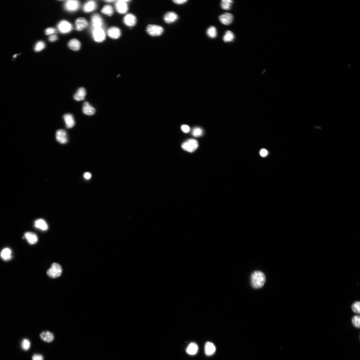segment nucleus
Listing matches in <instances>:
<instances>
[{
    "mask_svg": "<svg viewBox=\"0 0 360 360\" xmlns=\"http://www.w3.org/2000/svg\"><path fill=\"white\" fill-rule=\"evenodd\" d=\"M56 140L60 144H64L68 141L66 131L63 129H59L56 132Z\"/></svg>",
    "mask_w": 360,
    "mask_h": 360,
    "instance_id": "nucleus-10",
    "label": "nucleus"
},
{
    "mask_svg": "<svg viewBox=\"0 0 360 360\" xmlns=\"http://www.w3.org/2000/svg\"><path fill=\"white\" fill-rule=\"evenodd\" d=\"M66 127L68 128H71L75 125V121L73 116L70 114H67L63 117Z\"/></svg>",
    "mask_w": 360,
    "mask_h": 360,
    "instance_id": "nucleus-20",
    "label": "nucleus"
},
{
    "mask_svg": "<svg viewBox=\"0 0 360 360\" xmlns=\"http://www.w3.org/2000/svg\"><path fill=\"white\" fill-rule=\"evenodd\" d=\"M45 43L43 41L38 42L34 47V51L36 52H39L42 51L45 47Z\"/></svg>",
    "mask_w": 360,
    "mask_h": 360,
    "instance_id": "nucleus-31",
    "label": "nucleus"
},
{
    "mask_svg": "<svg viewBox=\"0 0 360 360\" xmlns=\"http://www.w3.org/2000/svg\"><path fill=\"white\" fill-rule=\"evenodd\" d=\"M91 23L93 29H99L102 28L103 21L99 15L95 14L92 16Z\"/></svg>",
    "mask_w": 360,
    "mask_h": 360,
    "instance_id": "nucleus-9",
    "label": "nucleus"
},
{
    "mask_svg": "<svg viewBox=\"0 0 360 360\" xmlns=\"http://www.w3.org/2000/svg\"><path fill=\"white\" fill-rule=\"evenodd\" d=\"M179 18L178 15L173 11L168 12L164 15V19L165 22L168 24H171L176 21Z\"/></svg>",
    "mask_w": 360,
    "mask_h": 360,
    "instance_id": "nucleus-11",
    "label": "nucleus"
},
{
    "mask_svg": "<svg viewBox=\"0 0 360 360\" xmlns=\"http://www.w3.org/2000/svg\"><path fill=\"white\" fill-rule=\"evenodd\" d=\"M68 46L71 49L74 51H78L80 48L81 44L78 39H72L68 43Z\"/></svg>",
    "mask_w": 360,
    "mask_h": 360,
    "instance_id": "nucleus-24",
    "label": "nucleus"
},
{
    "mask_svg": "<svg viewBox=\"0 0 360 360\" xmlns=\"http://www.w3.org/2000/svg\"><path fill=\"white\" fill-rule=\"evenodd\" d=\"M123 22L127 26L132 27L136 25V18L134 15L131 14H128L124 17Z\"/></svg>",
    "mask_w": 360,
    "mask_h": 360,
    "instance_id": "nucleus-14",
    "label": "nucleus"
},
{
    "mask_svg": "<svg viewBox=\"0 0 360 360\" xmlns=\"http://www.w3.org/2000/svg\"><path fill=\"white\" fill-rule=\"evenodd\" d=\"M182 130L185 133H188L190 131V128L187 125H183L181 127Z\"/></svg>",
    "mask_w": 360,
    "mask_h": 360,
    "instance_id": "nucleus-39",
    "label": "nucleus"
},
{
    "mask_svg": "<svg viewBox=\"0 0 360 360\" xmlns=\"http://www.w3.org/2000/svg\"><path fill=\"white\" fill-rule=\"evenodd\" d=\"M360 303L359 301L355 302L353 303L352 305V309L354 313L358 314L360 313Z\"/></svg>",
    "mask_w": 360,
    "mask_h": 360,
    "instance_id": "nucleus-34",
    "label": "nucleus"
},
{
    "mask_svg": "<svg viewBox=\"0 0 360 360\" xmlns=\"http://www.w3.org/2000/svg\"><path fill=\"white\" fill-rule=\"evenodd\" d=\"M30 346V342L29 339H25L22 343V347L24 350L27 351L29 350Z\"/></svg>",
    "mask_w": 360,
    "mask_h": 360,
    "instance_id": "nucleus-32",
    "label": "nucleus"
},
{
    "mask_svg": "<svg viewBox=\"0 0 360 360\" xmlns=\"http://www.w3.org/2000/svg\"><path fill=\"white\" fill-rule=\"evenodd\" d=\"M83 177L86 180H90L91 177V174L89 172L85 173L83 175Z\"/></svg>",
    "mask_w": 360,
    "mask_h": 360,
    "instance_id": "nucleus-41",
    "label": "nucleus"
},
{
    "mask_svg": "<svg viewBox=\"0 0 360 360\" xmlns=\"http://www.w3.org/2000/svg\"><path fill=\"white\" fill-rule=\"evenodd\" d=\"M216 347L214 344L211 342H206L205 346V352L206 355L209 356L215 353Z\"/></svg>",
    "mask_w": 360,
    "mask_h": 360,
    "instance_id": "nucleus-18",
    "label": "nucleus"
},
{
    "mask_svg": "<svg viewBox=\"0 0 360 360\" xmlns=\"http://www.w3.org/2000/svg\"><path fill=\"white\" fill-rule=\"evenodd\" d=\"M34 225L36 228L40 229L43 231L47 230L48 226L45 221L42 219L36 220L35 221Z\"/></svg>",
    "mask_w": 360,
    "mask_h": 360,
    "instance_id": "nucleus-25",
    "label": "nucleus"
},
{
    "mask_svg": "<svg viewBox=\"0 0 360 360\" xmlns=\"http://www.w3.org/2000/svg\"><path fill=\"white\" fill-rule=\"evenodd\" d=\"M148 34L152 36H158L163 33L164 29L162 27L156 25H149L147 29Z\"/></svg>",
    "mask_w": 360,
    "mask_h": 360,
    "instance_id": "nucleus-4",
    "label": "nucleus"
},
{
    "mask_svg": "<svg viewBox=\"0 0 360 360\" xmlns=\"http://www.w3.org/2000/svg\"><path fill=\"white\" fill-rule=\"evenodd\" d=\"M32 360H44L43 356L40 354H35L32 357Z\"/></svg>",
    "mask_w": 360,
    "mask_h": 360,
    "instance_id": "nucleus-37",
    "label": "nucleus"
},
{
    "mask_svg": "<svg viewBox=\"0 0 360 360\" xmlns=\"http://www.w3.org/2000/svg\"><path fill=\"white\" fill-rule=\"evenodd\" d=\"M42 340L47 343L53 342L55 338L54 334L49 331H43L40 335Z\"/></svg>",
    "mask_w": 360,
    "mask_h": 360,
    "instance_id": "nucleus-13",
    "label": "nucleus"
},
{
    "mask_svg": "<svg viewBox=\"0 0 360 360\" xmlns=\"http://www.w3.org/2000/svg\"><path fill=\"white\" fill-rule=\"evenodd\" d=\"M83 112L84 114L88 115H94L95 112V109L92 107L88 102H84L83 108Z\"/></svg>",
    "mask_w": 360,
    "mask_h": 360,
    "instance_id": "nucleus-17",
    "label": "nucleus"
},
{
    "mask_svg": "<svg viewBox=\"0 0 360 360\" xmlns=\"http://www.w3.org/2000/svg\"><path fill=\"white\" fill-rule=\"evenodd\" d=\"M266 280L265 274L260 271H255L251 276V284L254 289L261 288L265 284Z\"/></svg>",
    "mask_w": 360,
    "mask_h": 360,
    "instance_id": "nucleus-1",
    "label": "nucleus"
},
{
    "mask_svg": "<svg viewBox=\"0 0 360 360\" xmlns=\"http://www.w3.org/2000/svg\"><path fill=\"white\" fill-rule=\"evenodd\" d=\"M233 1L232 0H222L221 2V6L224 10H229L231 8Z\"/></svg>",
    "mask_w": 360,
    "mask_h": 360,
    "instance_id": "nucleus-29",
    "label": "nucleus"
},
{
    "mask_svg": "<svg viewBox=\"0 0 360 360\" xmlns=\"http://www.w3.org/2000/svg\"><path fill=\"white\" fill-rule=\"evenodd\" d=\"M75 25L76 30L80 31L83 30L87 27L88 23L85 18H80L76 20Z\"/></svg>",
    "mask_w": 360,
    "mask_h": 360,
    "instance_id": "nucleus-15",
    "label": "nucleus"
},
{
    "mask_svg": "<svg viewBox=\"0 0 360 360\" xmlns=\"http://www.w3.org/2000/svg\"><path fill=\"white\" fill-rule=\"evenodd\" d=\"M106 2L108 3H111L114 2V1H111V0H110V1H106Z\"/></svg>",
    "mask_w": 360,
    "mask_h": 360,
    "instance_id": "nucleus-43",
    "label": "nucleus"
},
{
    "mask_svg": "<svg viewBox=\"0 0 360 360\" xmlns=\"http://www.w3.org/2000/svg\"><path fill=\"white\" fill-rule=\"evenodd\" d=\"M92 35L95 41L98 42H103L106 38V33L102 28L93 29Z\"/></svg>",
    "mask_w": 360,
    "mask_h": 360,
    "instance_id": "nucleus-5",
    "label": "nucleus"
},
{
    "mask_svg": "<svg viewBox=\"0 0 360 360\" xmlns=\"http://www.w3.org/2000/svg\"><path fill=\"white\" fill-rule=\"evenodd\" d=\"M86 95V91L83 87L79 88L74 96V99L76 101L84 100Z\"/></svg>",
    "mask_w": 360,
    "mask_h": 360,
    "instance_id": "nucleus-21",
    "label": "nucleus"
},
{
    "mask_svg": "<svg viewBox=\"0 0 360 360\" xmlns=\"http://www.w3.org/2000/svg\"><path fill=\"white\" fill-rule=\"evenodd\" d=\"M97 6L96 3L95 1H89L85 4L83 7V10L85 13H90L95 10L96 9Z\"/></svg>",
    "mask_w": 360,
    "mask_h": 360,
    "instance_id": "nucleus-19",
    "label": "nucleus"
},
{
    "mask_svg": "<svg viewBox=\"0 0 360 360\" xmlns=\"http://www.w3.org/2000/svg\"><path fill=\"white\" fill-rule=\"evenodd\" d=\"M101 12L103 14L108 16H111L114 14V10L112 7L109 5L104 6L101 10Z\"/></svg>",
    "mask_w": 360,
    "mask_h": 360,
    "instance_id": "nucleus-30",
    "label": "nucleus"
},
{
    "mask_svg": "<svg viewBox=\"0 0 360 360\" xmlns=\"http://www.w3.org/2000/svg\"><path fill=\"white\" fill-rule=\"evenodd\" d=\"M198 349V346L196 344L192 342L188 346L187 349V352L189 355H195L197 353Z\"/></svg>",
    "mask_w": 360,
    "mask_h": 360,
    "instance_id": "nucleus-26",
    "label": "nucleus"
},
{
    "mask_svg": "<svg viewBox=\"0 0 360 360\" xmlns=\"http://www.w3.org/2000/svg\"><path fill=\"white\" fill-rule=\"evenodd\" d=\"M56 32V30L52 27L48 28L45 31V33L47 35H52L55 33Z\"/></svg>",
    "mask_w": 360,
    "mask_h": 360,
    "instance_id": "nucleus-36",
    "label": "nucleus"
},
{
    "mask_svg": "<svg viewBox=\"0 0 360 360\" xmlns=\"http://www.w3.org/2000/svg\"><path fill=\"white\" fill-rule=\"evenodd\" d=\"M261 155L262 157H265L268 155V152L265 149H262L260 152Z\"/></svg>",
    "mask_w": 360,
    "mask_h": 360,
    "instance_id": "nucleus-42",
    "label": "nucleus"
},
{
    "mask_svg": "<svg viewBox=\"0 0 360 360\" xmlns=\"http://www.w3.org/2000/svg\"><path fill=\"white\" fill-rule=\"evenodd\" d=\"M107 34L109 37L114 39H118L121 35V31L118 28L111 27L107 31Z\"/></svg>",
    "mask_w": 360,
    "mask_h": 360,
    "instance_id": "nucleus-16",
    "label": "nucleus"
},
{
    "mask_svg": "<svg viewBox=\"0 0 360 360\" xmlns=\"http://www.w3.org/2000/svg\"><path fill=\"white\" fill-rule=\"evenodd\" d=\"M129 1H118L115 3V8L118 13L120 14L126 13L128 10L127 2Z\"/></svg>",
    "mask_w": 360,
    "mask_h": 360,
    "instance_id": "nucleus-8",
    "label": "nucleus"
},
{
    "mask_svg": "<svg viewBox=\"0 0 360 360\" xmlns=\"http://www.w3.org/2000/svg\"><path fill=\"white\" fill-rule=\"evenodd\" d=\"M188 1L187 0H175V1H173L174 3L178 5H183V4L187 2Z\"/></svg>",
    "mask_w": 360,
    "mask_h": 360,
    "instance_id": "nucleus-38",
    "label": "nucleus"
},
{
    "mask_svg": "<svg viewBox=\"0 0 360 360\" xmlns=\"http://www.w3.org/2000/svg\"><path fill=\"white\" fill-rule=\"evenodd\" d=\"M59 30L62 34H67L72 30V26L70 22L66 21L60 22L58 25Z\"/></svg>",
    "mask_w": 360,
    "mask_h": 360,
    "instance_id": "nucleus-7",
    "label": "nucleus"
},
{
    "mask_svg": "<svg viewBox=\"0 0 360 360\" xmlns=\"http://www.w3.org/2000/svg\"><path fill=\"white\" fill-rule=\"evenodd\" d=\"M79 2L76 0H69L64 4L65 9L68 11H76L79 9Z\"/></svg>",
    "mask_w": 360,
    "mask_h": 360,
    "instance_id": "nucleus-6",
    "label": "nucleus"
},
{
    "mask_svg": "<svg viewBox=\"0 0 360 360\" xmlns=\"http://www.w3.org/2000/svg\"><path fill=\"white\" fill-rule=\"evenodd\" d=\"M352 323L353 325L357 327V328H359L360 326V317L358 315H356L354 316L353 319Z\"/></svg>",
    "mask_w": 360,
    "mask_h": 360,
    "instance_id": "nucleus-35",
    "label": "nucleus"
},
{
    "mask_svg": "<svg viewBox=\"0 0 360 360\" xmlns=\"http://www.w3.org/2000/svg\"><path fill=\"white\" fill-rule=\"evenodd\" d=\"M58 39V38L57 35L55 34H52L50 36L48 40H49L50 42H52L55 41Z\"/></svg>",
    "mask_w": 360,
    "mask_h": 360,
    "instance_id": "nucleus-40",
    "label": "nucleus"
},
{
    "mask_svg": "<svg viewBox=\"0 0 360 360\" xmlns=\"http://www.w3.org/2000/svg\"><path fill=\"white\" fill-rule=\"evenodd\" d=\"M63 272L62 266L59 264L54 263L47 272L48 276L52 278H56L61 276Z\"/></svg>",
    "mask_w": 360,
    "mask_h": 360,
    "instance_id": "nucleus-2",
    "label": "nucleus"
},
{
    "mask_svg": "<svg viewBox=\"0 0 360 360\" xmlns=\"http://www.w3.org/2000/svg\"><path fill=\"white\" fill-rule=\"evenodd\" d=\"M25 237L28 242L30 245H34L38 241V238L36 234L32 232H27L25 234Z\"/></svg>",
    "mask_w": 360,
    "mask_h": 360,
    "instance_id": "nucleus-22",
    "label": "nucleus"
},
{
    "mask_svg": "<svg viewBox=\"0 0 360 360\" xmlns=\"http://www.w3.org/2000/svg\"><path fill=\"white\" fill-rule=\"evenodd\" d=\"M207 34L210 38H215L217 36V31L215 26H211L209 27L207 31Z\"/></svg>",
    "mask_w": 360,
    "mask_h": 360,
    "instance_id": "nucleus-27",
    "label": "nucleus"
},
{
    "mask_svg": "<svg viewBox=\"0 0 360 360\" xmlns=\"http://www.w3.org/2000/svg\"><path fill=\"white\" fill-rule=\"evenodd\" d=\"M11 250L8 248L3 249L1 253V257L5 261H9L11 259L12 257Z\"/></svg>",
    "mask_w": 360,
    "mask_h": 360,
    "instance_id": "nucleus-23",
    "label": "nucleus"
},
{
    "mask_svg": "<svg viewBox=\"0 0 360 360\" xmlns=\"http://www.w3.org/2000/svg\"><path fill=\"white\" fill-rule=\"evenodd\" d=\"M234 38L235 36L233 32L231 31L228 30L225 32L223 39L225 42H228L233 41Z\"/></svg>",
    "mask_w": 360,
    "mask_h": 360,
    "instance_id": "nucleus-28",
    "label": "nucleus"
},
{
    "mask_svg": "<svg viewBox=\"0 0 360 360\" xmlns=\"http://www.w3.org/2000/svg\"><path fill=\"white\" fill-rule=\"evenodd\" d=\"M198 146L199 144L197 141L195 139H191L182 144V148L185 151L192 152L195 151Z\"/></svg>",
    "mask_w": 360,
    "mask_h": 360,
    "instance_id": "nucleus-3",
    "label": "nucleus"
},
{
    "mask_svg": "<svg viewBox=\"0 0 360 360\" xmlns=\"http://www.w3.org/2000/svg\"><path fill=\"white\" fill-rule=\"evenodd\" d=\"M203 129L199 127H195L193 129L192 132V135L195 137H199L203 135Z\"/></svg>",
    "mask_w": 360,
    "mask_h": 360,
    "instance_id": "nucleus-33",
    "label": "nucleus"
},
{
    "mask_svg": "<svg viewBox=\"0 0 360 360\" xmlns=\"http://www.w3.org/2000/svg\"><path fill=\"white\" fill-rule=\"evenodd\" d=\"M219 19L220 22L223 25H229L232 23L233 16L231 14L225 13L220 15Z\"/></svg>",
    "mask_w": 360,
    "mask_h": 360,
    "instance_id": "nucleus-12",
    "label": "nucleus"
}]
</instances>
